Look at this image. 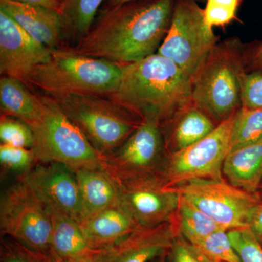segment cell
I'll return each instance as SVG.
<instances>
[{
    "label": "cell",
    "instance_id": "1",
    "mask_svg": "<svg viewBox=\"0 0 262 262\" xmlns=\"http://www.w3.org/2000/svg\"><path fill=\"white\" fill-rule=\"evenodd\" d=\"M176 0H132L103 10L71 51L125 65L155 54L171 23Z\"/></svg>",
    "mask_w": 262,
    "mask_h": 262
},
{
    "label": "cell",
    "instance_id": "2",
    "mask_svg": "<svg viewBox=\"0 0 262 262\" xmlns=\"http://www.w3.org/2000/svg\"><path fill=\"white\" fill-rule=\"evenodd\" d=\"M192 80L159 53L122 65L121 76L108 98L139 117L163 125L192 102Z\"/></svg>",
    "mask_w": 262,
    "mask_h": 262
},
{
    "label": "cell",
    "instance_id": "3",
    "mask_svg": "<svg viewBox=\"0 0 262 262\" xmlns=\"http://www.w3.org/2000/svg\"><path fill=\"white\" fill-rule=\"evenodd\" d=\"M247 73L246 50L239 39L217 43L192 80L193 104L220 125L241 107Z\"/></svg>",
    "mask_w": 262,
    "mask_h": 262
},
{
    "label": "cell",
    "instance_id": "4",
    "mask_svg": "<svg viewBox=\"0 0 262 262\" xmlns=\"http://www.w3.org/2000/svg\"><path fill=\"white\" fill-rule=\"evenodd\" d=\"M122 65L78 54L69 49H54L46 63L37 66L25 83L46 95L108 96L116 89Z\"/></svg>",
    "mask_w": 262,
    "mask_h": 262
},
{
    "label": "cell",
    "instance_id": "5",
    "mask_svg": "<svg viewBox=\"0 0 262 262\" xmlns=\"http://www.w3.org/2000/svg\"><path fill=\"white\" fill-rule=\"evenodd\" d=\"M40 99L39 116L29 125L34 138L31 149L37 163H61L73 170L104 168L106 155L91 144L53 98L45 95Z\"/></svg>",
    "mask_w": 262,
    "mask_h": 262
},
{
    "label": "cell",
    "instance_id": "6",
    "mask_svg": "<svg viewBox=\"0 0 262 262\" xmlns=\"http://www.w3.org/2000/svg\"><path fill=\"white\" fill-rule=\"evenodd\" d=\"M50 96L80 129L91 144L105 155L116 151L141 122L139 117L106 96Z\"/></svg>",
    "mask_w": 262,
    "mask_h": 262
},
{
    "label": "cell",
    "instance_id": "7",
    "mask_svg": "<svg viewBox=\"0 0 262 262\" xmlns=\"http://www.w3.org/2000/svg\"><path fill=\"white\" fill-rule=\"evenodd\" d=\"M218 39L195 0H176L171 23L158 53L173 61L193 80Z\"/></svg>",
    "mask_w": 262,
    "mask_h": 262
},
{
    "label": "cell",
    "instance_id": "8",
    "mask_svg": "<svg viewBox=\"0 0 262 262\" xmlns=\"http://www.w3.org/2000/svg\"><path fill=\"white\" fill-rule=\"evenodd\" d=\"M0 227L3 233L36 254L51 251L52 222L47 208L18 179L2 194Z\"/></svg>",
    "mask_w": 262,
    "mask_h": 262
},
{
    "label": "cell",
    "instance_id": "9",
    "mask_svg": "<svg viewBox=\"0 0 262 262\" xmlns=\"http://www.w3.org/2000/svg\"><path fill=\"white\" fill-rule=\"evenodd\" d=\"M234 117L209 135L185 149L168 153L161 179L166 187H177L195 179L224 180V162L230 151Z\"/></svg>",
    "mask_w": 262,
    "mask_h": 262
},
{
    "label": "cell",
    "instance_id": "10",
    "mask_svg": "<svg viewBox=\"0 0 262 262\" xmlns=\"http://www.w3.org/2000/svg\"><path fill=\"white\" fill-rule=\"evenodd\" d=\"M167 156L161 125L141 121L116 151L106 155L104 169L118 181L161 177Z\"/></svg>",
    "mask_w": 262,
    "mask_h": 262
},
{
    "label": "cell",
    "instance_id": "11",
    "mask_svg": "<svg viewBox=\"0 0 262 262\" xmlns=\"http://www.w3.org/2000/svg\"><path fill=\"white\" fill-rule=\"evenodd\" d=\"M175 188L183 198L227 232L247 227L246 220L250 211L261 201L258 193L246 192L225 179H195Z\"/></svg>",
    "mask_w": 262,
    "mask_h": 262
},
{
    "label": "cell",
    "instance_id": "12",
    "mask_svg": "<svg viewBox=\"0 0 262 262\" xmlns=\"http://www.w3.org/2000/svg\"><path fill=\"white\" fill-rule=\"evenodd\" d=\"M115 181L120 205L139 227H154L172 222L181 194L175 187H166L161 177Z\"/></svg>",
    "mask_w": 262,
    "mask_h": 262
},
{
    "label": "cell",
    "instance_id": "13",
    "mask_svg": "<svg viewBox=\"0 0 262 262\" xmlns=\"http://www.w3.org/2000/svg\"><path fill=\"white\" fill-rule=\"evenodd\" d=\"M22 181L50 209L61 212L80 222L84 217L80 187L73 170L61 163H37Z\"/></svg>",
    "mask_w": 262,
    "mask_h": 262
},
{
    "label": "cell",
    "instance_id": "14",
    "mask_svg": "<svg viewBox=\"0 0 262 262\" xmlns=\"http://www.w3.org/2000/svg\"><path fill=\"white\" fill-rule=\"evenodd\" d=\"M52 49L29 35L0 10V73L25 83L35 67L51 58Z\"/></svg>",
    "mask_w": 262,
    "mask_h": 262
},
{
    "label": "cell",
    "instance_id": "15",
    "mask_svg": "<svg viewBox=\"0 0 262 262\" xmlns=\"http://www.w3.org/2000/svg\"><path fill=\"white\" fill-rule=\"evenodd\" d=\"M178 234L173 222L139 227L106 250L104 262H149L167 253Z\"/></svg>",
    "mask_w": 262,
    "mask_h": 262
},
{
    "label": "cell",
    "instance_id": "16",
    "mask_svg": "<svg viewBox=\"0 0 262 262\" xmlns=\"http://www.w3.org/2000/svg\"><path fill=\"white\" fill-rule=\"evenodd\" d=\"M78 223L95 250L112 247L140 227L120 203L86 216Z\"/></svg>",
    "mask_w": 262,
    "mask_h": 262
},
{
    "label": "cell",
    "instance_id": "17",
    "mask_svg": "<svg viewBox=\"0 0 262 262\" xmlns=\"http://www.w3.org/2000/svg\"><path fill=\"white\" fill-rule=\"evenodd\" d=\"M0 10L33 39L48 48L56 49L63 33L61 18L58 12L11 0H0Z\"/></svg>",
    "mask_w": 262,
    "mask_h": 262
},
{
    "label": "cell",
    "instance_id": "18",
    "mask_svg": "<svg viewBox=\"0 0 262 262\" xmlns=\"http://www.w3.org/2000/svg\"><path fill=\"white\" fill-rule=\"evenodd\" d=\"M217 125L192 102L162 125L168 153L180 151L204 139Z\"/></svg>",
    "mask_w": 262,
    "mask_h": 262
},
{
    "label": "cell",
    "instance_id": "19",
    "mask_svg": "<svg viewBox=\"0 0 262 262\" xmlns=\"http://www.w3.org/2000/svg\"><path fill=\"white\" fill-rule=\"evenodd\" d=\"M47 210L52 222L50 253L54 262L84 257L104 250L93 249L89 246L77 221L61 212Z\"/></svg>",
    "mask_w": 262,
    "mask_h": 262
},
{
    "label": "cell",
    "instance_id": "20",
    "mask_svg": "<svg viewBox=\"0 0 262 262\" xmlns=\"http://www.w3.org/2000/svg\"><path fill=\"white\" fill-rule=\"evenodd\" d=\"M74 172L82 196L83 219L108 207L120 204L118 186L104 168H82L76 169Z\"/></svg>",
    "mask_w": 262,
    "mask_h": 262
},
{
    "label": "cell",
    "instance_id": "21",
    "mask_svg": "<svg viewBox=\"0 0 262 262\" xmlns=\"http://www.w3.org/2000/svg\"><path fill=\"white\" fill-rule=\"evenodd\" d=\"M222 172L234 187L258 193L262 184V141L229 151Z\"/></svg>",
    "mask_w": 262,
    "mask_h": 262
},
{
    "label": "cell",
    "instance_id": "22",
    "mask_svg": "<svg viewBox=\"0 0 262 262\" xmlns=\"http://www.w3.org/2000/svg\"><path fill=\"white\" fill-rule=\"evenodd\" d=\"M0 106L3 115L20 119L29 125L40 113V96L32 94L22 81L2 75Z\"/></svg>",
    "mask_w": 262,
    "mask_h": 262
},
{
    "label": "cell",
    "instance_id": "23",
    "mask_svg": "<svg viewBox=\"0 0 262 262\" xmlns=\"http://www.w3.org/2000/svg\"><path fill=\"white\" fill-rule=\"evenodd\" d=\"M171 222L177 227L179 235L194 245L199 244L217 231L225 230L213 219L182 195Z\"/></svg>",
    "mask_w": 262,
    "mask_h": 262
},
{
    "label": "cell",
    "instance_id": "24",
    "mask_svg": "<svg viewBox=\"0 0 262 262\" xmlns=\"http://www.w3.org/2000/svg\"><path fill=\"white\" fill-rule=\"evenodd\" d=\"M106 0H61L59 14L63 33L72 37H84L96 20L99 8Z\"/></svg>",
    "mask_w": 262,
    "mask_h": 262
},
{
    "label": "cell",
    "instance_id": "25",
    "mask_svg": "<svg viewBox=\"0 0 262 262\" xmlns=\"http://www.w3.org/2000/svg\"><path fill=\"white\" fill-rule=\"evenodd\" d=\"M261 141L262 108L241 106L234 114L230 151Z\"/></svg>",
    "mask_w": 262,
    "mask_h": 262
},
{
    "label": "cell",
    "instance_id": "26",
    "mask_svg": "<svg viewBox=\"0 0 262 262\" xmlns=\"http://www.w3.org/2000/svg\"><path fill=\"white\" fill-rule=\"evenodd\" d=\"M195 246L211 262H242L231 244L227 231H217Z\"/></svg>",
    "mask_w": 262,
    "mask_h": 262
},
{
    "label": "cell",
    "instance_id": "27",
    "mask_svg": "<svg viewBox=\"0 0 262 262\" xmlns=\"http://www.w3.org/2000/svg\"><path fill=\"white\" fill-rule=\"evenodd\" d=\"M1 144L32 149L33 133L27 122L15 117L2 115L0 120Z\"/></svg>",
    "mask_w": 262,
    "mask_h": 262
},
{
    "label": "cell",
    "instance_id": "28",
    "mask_svg": "<svg viewBox=\"0 0 262 262\" xmlns=\"http://www.w3.org/2000/svg\"><path fill=\"white\" fill-rule=\"evenodd\" d=\"M227 234L242 262H262V245L248 227L231 229Z\"/></svg>",
    "mask_w": 262,
    "mask_h": 262
},
{
    "label": "cell",
    "instance_id": "29",
    "mask_svg": "<svg viewBox=\"0 0 262 262\" xmlns=\"http://www.w3.org/2000/svg\"><path fill=\"white\" fill-rule=\"evenodd\" d=\"M241 0H207L203 14L206 23L211 28L225 27L237 19Z\"/></svg>",
    "mask_w": 262,
    "mask_h": 262
},
{
    "label": "cell",
    "instance_id": "30",
    "mask_svg": "<svg viewBox=\"0 0 262 262\" xmlns=\"http://www.w3.org/2000/svg\"><path fill=\"white\" fill-rule=\"evenodd\" d=\"M0 162L3 168L20 174L27 173L37 164L31 149L1 144Z\"/></svg>",
    "mask_w": 262,
    "mask_h": 262
},
{
    "label": "cell",
    "instance_id": "31",
    "mask_svg": "<svg viewBox=\"0 0 262 262\" xmlns=\"http://www.w3.org/2000/svg\"><path fill=\"white\" fill-rule=\"evenodd\" d=\"M167 256L170 262H211L198 246L179 234L173 239Z\"/></svg>",
    "mask_w": 262,
    "mask_h": 262
},
{
    "label": "cell",
    "instance_id": "32",
    "mask_svg": "<svg viewBox=\"0 0 262 262\" xmlns=\"http://www.w3.org/2000/svg\"><path fill=\"white\" fill-rule=\"evenodd\" d=\"M242 107L262 108V74L248 72L243 84Z\"/></svg>",
    "mask_w": 262,
    "mask_h": 262
},
{
    "label": "cell",
    "instance_id": "33",
    "mask_svg": "<svg viewBox=\"0 0 262 262\" xmlns=\"http://www.w3.org/2000/svg\"><path fill=\"white\" fill-rule=\"evenodd\" d=\"M246 226L262 245V201L253 207L246 220Z\"/></svg>",
    "mask_w": 262,
    "mask_h": 262
},
{
    "label": "cell",
    "instance_id": "34",
    "mask_svg": "<svg viewBox=\"0 0 262 262\" xmlns=\"http://www.w3.org/2000/svg\"><path fill=\"white\" fill-rule=\"evenodd\" d=\"M246 60L248 72L262 74V42L246 50Z\"/></svg>",
    "mask_w": 262,
    "mask_h": 262
},
{
    "label": "cell",
    "instance_id": "35",
    "mask_svg": "<svg viewBox=\"0 0 262 262\" xmlns=\"http://www.w3.org/2000/svg\"><path fill=\"white\" fill-rule=\"evenodd\" d=\"M11 1L43 7V8L58 12V13L61 9V0H11Z\"/></svg>",
    "mask_w": 262,
    "mask_h": 262
},
{
    "label": "cell",
    "instance_id": "36",
    "mask_svg": "<svg viewBox=\"0 0 262 262\" xmlns=\"http://www.w3.org/2000/svg\"><path fill=\"white\" fill-rule=\"evenodd\" d=\"M106 249L103 250L101 252L96 253L94 255H90V256H84L74 259L64 260V261H60L56 262H104L105 253H106Z\"/></svg>",
    "mask_w": 262,
    "mask_h": 262
},
{
    "label": "cell",
    "instance_id": "37",
    "mask_svg": "<svg viewBox=\"0 0 262 262\" xmlns=\"http://www.w3.org/2000/svg\"><path fill=\"white\" fill-rule=\"evenodd\" d=\"M129 1H132V0H106L104 3V10L117 6V5L123 4V3ZM195 1H201V0H195Z\"/></svg>",
    "mask_w": 262,
    "mask_h": 262
},
{
    "label": "cell",
    "instance_id": "38",
    "mask_svg": "<svg viewBox=\"0 0 262 262\" xmlns=\"http://www.w3.org/2000/svg\"><path fill=\"white\" fill-rule=\"evenodd\" d=\"M3 262H32L27 258L21 257V256H12L4 260Z\"/></svg>",
    "mask_w": 262,
    "mask_h": 262
},
{
    "label": "cell",
    "instance_id": "39",
    "mask_svg": "<svg viewBox=\"0 0 262 262\" xmlns=\"http://www.w3.org/2000/svg\"><path fill=\"white\" fill-rule=\"evenodd\" d=\"M167 253H165V255H163V256H162L161 257H160V260L159 262H165V256H166Z\"/></svg>",
    "mask_w": 262,
    "mask_h": 262
},
{
    "label": "cell",
    "instance_id": "40",
    "mask_svg": "<svg viewBox=\"0 0 262 262\" xmlns=\"http://www.w3.org/2000/svg\"><path fill=\"white\" fill-rule=\"evenodd\" d=\"M261 192H262V184H261Z\"/></svg>",
    "mask_w": 262,
    "mask_h": 262
}]
</instances>
